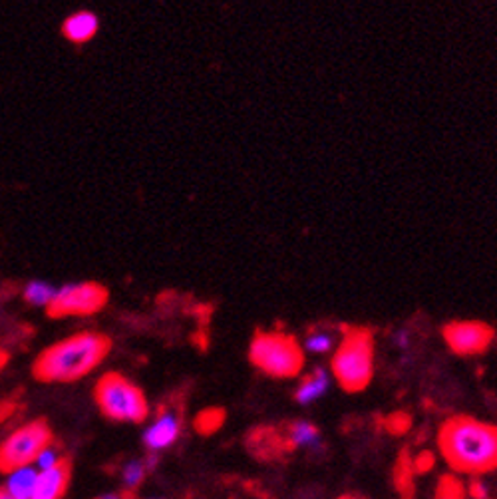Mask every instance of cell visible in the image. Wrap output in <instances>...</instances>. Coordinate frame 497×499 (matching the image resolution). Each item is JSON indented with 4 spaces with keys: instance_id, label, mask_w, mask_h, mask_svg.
Instances as JSON below:
<instances>
[{
    "instance_id": "cell-1",
    "label": "cell",
    "mask_w": 497,
    "mask_h": 499,
    "mask_svg": "<svg viewBox=\"0 0 497 499\" xmlns=\"http://www.w3.org/2000/svg\"><path fill=\"white\" fill-rule=\"evenodd\" d=\"M437 447L457 474L480 475L497 470V426L454 416L437 432Z\"/></svg>"
},
{
    "instance_id": "cell-2",
    "label": "cell",
    "mask_w": 497,
    "mask_h": 499,
    "mask_svg": "<svg viewBox=\"0 0 497 499\" xmlns=\"http://www.w3.org/2000/svg\"><path fill=\"white\" fill-rule=\"evenodd\" d=\"M112 351V341L102 333H78L48 346L36 358L33 372L42 382H74L84 378Z\"/></svg>"
},
{
    "instance_id": "cell-3",
    "label": "cell",
    "mask_w": 497,
    "mask_h": 499,
    "mask_svg": "<svg viewBox=\"0 0 497 499\" xmlns=\"http://www.w3.org/2000/svg\"><path fill=\"white\" fill-rule=\"evenodd\" d=\"M333 374L344 392H362L374 374V336L368 328H346L333 356Z\"/></svg>"
},
{
    "instance_id": "cell-4",
    "label": "cell",
    "mask_w": 497,
    "mask_h": 499,
    "mask_svg": "<svg viewBox=\"0 0 497 499\" xmlns=\"http://www.w3.org/2000/svg\"><path fill=\"white\" fill-rule=\"evenodd\" d=\"M248 361L267 376L295 378L303 371L305 354L291 334L257 331L248 348Z\"/></svg>"
},
{
    "instance_id": "cell-5",
    "label": "cell",
    "mask_w": 497,
    "mask_h": 499,
    "mask_svg": "<svg viewBox=\"0 0 497 499\" xmlns=\"http://www.w3.org/2000/svg\"><path fill=\"white\" fill-rule=\"evenodd\" d=\"M94 394L99 410L116 422L139 424L149 414V404L142 388L117 372H108L99 378Z\"/></svg>"
},
{
    "instance_id": "cell-6",
    "label": "cell",
    "mask_w": 497,
    "mask_h": 499,
    "mask_svg": "<svg viewBox=\"0 0 497 499\" xmlns=\"http://www.w3.org/2000/svg\"><path fill=\"white\" fill-rule=\"evenodd\" d=\"M52 444V432L44 420H34L10 432L0 442V472L8 474L18 467L34 466L38 454Z\"/></svg>"
},
{
    "instance_id": "cell-7",
    "label": "cell",
    "mask_w": 497,
    "mask_h": 499,
    "mask_svg": "<svg viewBox=\"0 0 497 499\" xmlns=\"http://www.w3.org/2000/svg\"><path fill=\"white\" fill-rule=\"evenodd\" d=\"M108 303V288L99 283L64 285L56 288L52 303L48 305V315L52 318L62 316H88L102 311Z\"/></svg>"
},
{
    "instance_id": "cell-8",
    "label": "cell",
    "mask_w": 497,
    "mask_h": 499,
    "mask_svg": "<svg viewBox=\"0 0 497 499\" xmlns=\"http://www.w3.org/2000/svg\"><path fill=\"white\" fill-rule=\"evenodd\" d=\"M495 331L480 321H455L444 326V338L455 354H482L492 344Z\"/></svg>"
},
{
    "instance_id": "cell-9",
    "label": "cell",
    "mask_w": 497,
    "mask_h": 499,
    "mask_svg": "<svg viewBox=\"0 0 497 499\" xmlns=\"http://www.w3.org/2000/svg\"><path fill=\"white\" fill-rule=\"evenodd\" d=\"M182 434V414L175 408H165L144 432V444L149 452H162L177 442Z\"/></svg>"
},
{
    "instance_id": "cell-10",
    "label": "cell",
    "mask_w": 497,
    "mask_h": 499,
    "mask_svg": "<svg viewBox=\"0 0 497 499\" xmlns=\"http://www.w3.org/2000/svg\"><path fill=\"white\" fill-rule=\"evenodd\" d=\"M70 484V466L62 462L48 472H38L33 499H62Z\"/></svg>"
},
{
    "instance_id": "cell-11",
    "label": "cell",
    "mask_w": 497,
    "mask_h": 499,
    "mask_svg": "<svg viewBox=\"0 0 497 499\" xmlns=\"http://www.w3.org/2000/svg\"><path fill=\"white\" fill-rule=\"evenodd\" d=\"M98 18L89 10H80V13L70 14L62 24V34L74 44H84L92 40L98 33Z\"/></svg>"
},
{
    "instance_id": "cell-12",
    "label": "cell",
    "mask_w": 497,
    "mask_h": 499,
    "mask_svg": "<svg viewBox=\"0 0 497 499\" xmlns=\"http://www.w3.org/2000/svg\"><path fill=\"white\" fill-rule=\"evenodd\" d=\"M285 447L288 450H295V447H308V450H318L321 447V432L316 430V426L305 420H296L288 424L283 432Z\"/></svg>"
},
{
    "instance_id": "cell-13",
    "label": "cell",
    "mask_w": 497,
    "mask_h": 499,
    "mask_svg": "<svg viewBox=\"0 0 497 499\" xmlns=\"http://www.w3.org/2000/svg\"><path fill=\"white\" fill-rule=\"evenodd\" d=\"M36 480H38V470L34 466L18 467V470H13L6 474V482H5L3 492H6L10 497H14V499H33Z\"/></svg>"
},
{
    "instance_id": "cell-14",
    "label": "cell",
    "mask_w": 497,
    "mask_h": 499,
    "mask_svg": "<svg viewBox=\"0 0 497 499\" xmlns=\"http://www.w3.org/2000/svg\"><path fill=\"white\" fill-rule=\"evenodd\" d=\"M331 386V378H328L326 371L321 366H316L311 374L303 378V382L296 388V402L301 406H311L318 398H323Z\"/></svg>"
},
{
    "instance_id": "cell-15",
    "label": "cell",
    "mask_w": 497,
    "mask_h": 499,
    "mask_svg": "<svg viewBox=\"0 0 497 499\" xmlns=\"http://www.w3.org/2000/svg\"><path fill=\"white\" fill-rule=\"evenodd\" d=\"M334 344H336V331L324 326L311 328V333H308L305 338V348L313 354H324L328 351H333Z\"/></svg>"
},
{
    "instance_id": "cell-16",
    "label": "cell",
    "mask_w": 497,
    "mask_h": 499,
    "mask_svg": "<svg viewBox=\"0 0 497 499\" xmlns=\"http://www.w3.org/2000/svg\"><path fill=\"white\" fill-rule=\"evenodd\" d=\"M56 295V288L52 285H48L44 281H33L28 283L24 288V298L26 303L34 305V306H46L52 303V298Z\"/></svg>"
},
{
    "instance_id": "cell-17",
    "label": "cell",
    "mask_w": 497,
    "mask_h": 499,
    "mask_svg": "<svg viewBox=\"0 0 497 499\" xmlns=\"http://www.w3.org/2000/svg\"><path fill=\"white\" fill-rule=\"evenodd\" d=\"M223 422H225V412L221 410V408H209V410H203L197 414L195 430L203 436L213 434L223 426Z\"/></svg>"
},
{
    "instance_id": "cell-18",
    "label": "cell",
    "mask_w": 497,
    "mask_h": 499,
    "mask_svg": "<svg viewBox=\"0 0 497 499\" xmlns=\"http://www.w3.org/2000/svg\"><path fill=\"white\" fill-rule=\"evenodd\" d=\"M465 485L457 475H442L436 485V499H465Z\"/></svg>"
},
{
    "instance_id": "cell-19",
    "label": "cell",
    "mask_w": 497,
    "mask_h": 499,
    "mask_svg": "<svg viewBox=\"0 0 497 499\" xmlns=\"http://www.w3.org/2000/svg\"><path fill=\"white\" fill-rule=\"evenodd\" d=\"M147 474V466L142 460H132L124 466L122 470V484L126 490H136V487L142 485Z\"/></svg>"
},
{
    "instance_id": "cell-20",
    "label": "cell",
    "mask_w": 497,
    "mask_h": 499,
    "mask_svg": "<svg viewBox=\"0 0 497 499\" xmlns=\"http://www.w3.org/2000/svg\"><path fill=\"white\" fill-rule=\"evenodd\" d=\"M64 462V457L62 454H60L58 447L52 444H48L42 452L38 454V457L34 460V467L38 472H48V470H52V467L60 466Z\"/></svg>"
},
{
    "instance_id": "cell-21",
    "label": "cell",
    "mask_w": 497,
    "mask_h": 499,
    "mask_svg": "<svg viewBox=\"0 0 497 499\" xmlns=\"http://www.w3.org/2000/svg\"><path fill=\"white\" fill-rule=\"evenodd\" d=\"M386 428L390 430L392 434H404L408 428H410V416H406L402 412L398 414H392L390 418L386 420Z\"/></svg>"
},
{
    "instance_id": "cell-22",
    "label": "cell",
    "mask_w": 497,
    "mask_h": 499,
    "mask_svg": "<svg viewBox=\"0 0 497 499\" xmlns=\"http://www.w3.org/2000/svg\"><path fill=\"white\" fill-rule=\"evenodd\" d=\"M434 464H436L434 454L432 452H422V454H417L414 457L412 467H414V472H417V474H426V472L432 470Z\"/></svg>"
},
{
    "instance_id": "cell-23",
    "label": "cell",
    "mask_w": 497,
    "mask_h": 499,
    "mask_svg": "<svg viewBox=\"0 0 497 499\" xmlns=\"http://www.w3.org/2000/svg\"><path fill=\"white\" fill-rule=\"evenodd\" d=\"M465 492L470 494L474 499H487V487L480 480H474Z\"/></svg>"
},
{
    "instance_id": "cell-24",
    "label": "cell",
    "mask_w": 497,
    "mask_h": 499,
    "mask_svg": "<svg viewBox=\"0 0 497 499\" xmlns=\"http://www.w3.org/2000/svg\"><path fill=\"white\" fill-rule=\"evenodd\" d=\"M396 344L400 346V348H406L408 346V333L406 331H400L396 336Z\"/></svg>"
},
{
    "instance_id": "cell-25",
    "label": "cell",
    "mask_w": 497,
    "mask_h": 499,
    "mask_svg": "<svg viewBox=\"0 0 497 499\" xmlns=\"http://www.w3.org/2000/svg\"><path fill=\"white\" fill-rule=\"evenodd\" d=\"M6 362H8V354L3 351V348H0V371L6 366Z\"/></svg>"
},
{
    "instance_id": "cell-26",
    "label": "cell",
    "mask_w": 497,
    "mask_h": 499,
    "mask_svg": "<svg viewBox=\"0 0 497 499\" xmlns=\"http://www.w3.org/2000/svg\"><path fill=\"white\" fill-rule=\"evenodd\" d=\"M98 499H124L122 495H117V494H106L102 497H98Z\"/></svg>"
},
{
    "instance_id": "cell-27",
    "label": "cell",
    "mask_w": 497,
    "mask_h": 499,
    "mask_svg": "<svg viewBox=\"0 0 497 499\" xmlns=\"http://www.w3.org/2000/svg\"><path fill=\"white\" fill-rule=\"evenodd\" d=\"M0 499H14V497H10L6 492H3V490H0Z\"/></svg>"
},
{
    "instance_id": "cell-28",
    "label": "cell",
    "mask_w": 497,
    "mask_h": 499,
    "mask_svg": "<svg viewBox=\"0 0 497 499\" xmlns=\"http://www.w3.org/2000/svg\"><path fill=\"white\" fill-rule=\"evenodd\" d=\"M341 499H361V497H356V495H344V497H341Z\"/></svg>"
},
{
    "instance_id": "cell-29",
    "label": "cell",
    "mask_w": 497,
    "mask_h": 499,
    "mask_svg": "<svg viewBox=\"0 0 497 499\" xmlns=\"http://www.w3.org/2000/svg\"><path fill=\"white\" fill-rule=\"evenodd\" d=\"M149 499H159V497H149Z\"/></svg>"
},
{
    "instance_id": "cell-30",
    "label": "cell",
    "mask_w": 497,
    "mask_h": 499,
    "mask_svg": "<svg viewBox=\"0 0 497 499\" xmlns=\"http://www.w3.org/2000/svg\"><path fill=\"white\" fill-rule=\"evenodd\" d=\"M124 499H129V497H124Z\"/></svg>"
}]
</instances>
